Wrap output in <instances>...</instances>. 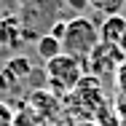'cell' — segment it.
Returning <instances> with one entry per match:
<instances>
[{
	"mask_svg": "<svg viewBox=\"0 0 126 126\" xmlns=\"http://www.w3.org/2000/svg\"><path fill=\"white\" fill-rule=\"evenodd\" d=\"M67 126H94V124H80V121H73V124H67Z\"/></svg>",
	"mask_w": 126,
	"mask_h": 126,
	"instance_id": "cell-18",
	"label": "cell"
},
{
	"mask_svg": "<svg viewBox=\"0 0 126 126\" xmlns=\"http://www.w3.org/2000/svg\"><path fill=\"white\" fill-rule=\"evenodd\" d=\"M124 59H126V54L115 43H102L99 40V46L89 54V59L83 62V70H86V75H94V78H107V75H113L115 78V73H118V67L124 64Z\"/></svg>",
	"mask_w": 126,
	"mask_h": 126,
	"instance_id": "cell-4",
	"label": "cell"
},
{
	"mask_svg": "<svg viewBox=\"0 0 126 126\" xmlns=\"http://www.w3.org/2000/svg\"><path fill=\"white\" fill-rule=\"evenodd\" d=\"M24 43V27L16 14H8L0 19V46L5 51H19Z\"/></svg>",
	"mask_w": 126,
	"mask_h": 126,
	"instance_id": "cell-6",
	"label": "cell"
},
{
	"mask_svg": "<svg viewBox=\"0 0 126 126\" xmlns=\"http://www.w3.org/2000/svg\"><path fill=\"white\" fill-rule=\"evenodd\" d=\"M126 32V16L124 14H115V16H105L99 24V40L102 43H115L121 40V35Z\"/></svg>",
	"mask_w": 126,
	"mask_h": 126,
	"instance_id": "cell-7",
	"label": "cell"
},
{
	"mask_svg": "<svg viewBox=\"0 0 126 126\" xmlns=\"http://www.w3.org/2000/svg\"><path fill=\"white\" fill-rule=\"evenodd\" d=\"M19 89H22V83L3 67V70H0V94H16Z\"/></svg>",
	"mask_w": 126,
	"mask_h": 126,
	"instance_id": "cell-12",
	"label": "cell"
},
{
	"mask_svg": "<svg viewBox=\"0 0 126 126\" xmlns=\"http://www.w3.org/2000/svg\"><path fill=\"white\" fill-rule=\"evenodd\" d=\"M115 94H124L126 97V59H124V64L118 67V73H115Z\"/></svg>",
	"mask_w": 126,
	"mask_h": 126,
	"instance_id": "cell-14",
	"label": "cell"
},
{
	"mask_svg": "<svg viewBox=\"0 0 126 126\" xmlns=\"http://www.w3.org/2000/svg\"><path fill=\"white\" fill-rule=\"evenodd\" d=\"M27 107L38 115V118H43V121H54L62 110H64V105H62V97H56L54 91L48 89H40V91H30V99H27Z\"/></svg>",
	"mask_w": 126,
	"mask_h": 126,
	"instance_id": "cell-5",
	"label": "cell"
},
{
	"mask_svg": "<svg viewBox=\"0 0 126 126\" xmlns=\"http://www.w3.org/2000/svg\"><path fill=\"white\" fill-rule=\"evenodd\" d=\"M67 11H73L75 16H80V11H89V0H64Z\"/></svg>",
	"mask_w": 126,
	"mask_h": 126,
	"instance_id": "cell-16",
	"label": "cell"
},
{
	"mask_svg": "<svg viewBox=\"0 0 126 126\" xmlns=\"http://www.w3.org/2000/svg\"><path fill=\"white\" fill-rule=\"evenodd\" d=\"M94 126H121V118H118V113H115V107H113V102H105L99 110H97V115H94Z\"/></svg>",
	"mask_w": 126,
	"mask_h": 126,
	"instance_id": "cell-11",
	"label": "cell"
},
{
	"mask_svg": "<svg viewBox=\"0 0 126 126\" xmlns=\"http://www.w3.org/2000/svg\"><path fill=\"white\" fill-rule=\"evenodd\" d=\"M14 118H16V113L11 110V105L0 102V126H14Z\"/></svg>",
	"mask_w": 126,
	"mask_h": 126,
	"instance_id": "cell-13",
	"label": "cell"
},
{
	"mask_svg": "<svg viewBox=\"0 0 126 126\" xmlns=\"http://www.w3.org/2000/svg\"><path fill=\"white\" fill-rule=\"evenodd\" d=\"M5 70L16 78L19 83H24L27 78H30V73H32V62L27 59L24 54H11L8 62H5Z\"/></svg>",
	"mask_w": 126,
	"mask_h": 126,
	"instance_id": "cell-8",
	"label": "cell"
},
{
	"mask_svg": "<svg viewBox=\"0 0 126 126\" xmlns=\"http://www.w3.org/2000/svg\"><path fill=\"white\" fill-rule=\"evenodd\" d=\"M86 75L83 70V62H78L67 54H59L54 56L51 62H46V78H48V91H54L56 97H64L70 94L78 86V80Z\"/></svg>",
	"mask_w": 126,
	"mask_h": 126,
	"instance_id": "cell-3",
	"label": "cell"
},
{
	"mask_svg": "<svg viewBox=\"0 0 126 126\" xmlns=\"http://www.w3.org/2000/svg\"><path fill=\"white\" fill-rule=\"evenodd\" d=\"M97 46H99V27L86 16H73L62 38V54L73 56L78 62H86Z\"/></svg>",
	"mask_w": 126,
	"mask_h": 126,
	"instance_id": "cell-2",
	"label": "cell"
},
{
	"mask_svg": "<svg viewBox=\"0 0 126 126\" xmlns=\"http://www.w3.org/2000/svg\"><path fill=\"white\" fill-rule=\"evenodd\" d=\"M35 51H38V56H40L43 62H51L54 56L62 54V40H56V38H51L48 32H43V35L35 40Z\"/></svg>",
	"mask_w": 126,
	"mask_h": 126,
	"instance_id": "cell-9",
	"label": "cell"
},
{
	"mask_svg": "<svg viewBox=\"0 0 126 126\" xmlns=\"http://www.w3.org/2000/svg\"><path fill=\"white\" fill-rule=\"evenodd\" d=\"M89 8L102 16H115L126 8V0H89Z\"/></svg>",
	"mask_w": 126,
	"mask_h": 126,
	"instance_id": "cell-10",
	"label": "cell"
},
{
	"mask_svg": "<svg viewBox=\"0 0 126 126\" xmlns=\"http://www.w3.org/2000/svg\"><path fill=\"white\" fill-rule=\"evenodd\" d=\"M64 30H67V19H56V22H54V24H51L48 30H46V32H48L51 38L62 40V38H64Z\"/></svg>",
	"mask_w": 126,
	"mask_h": 126,
	"instance_id": "cell-15",
	"label": "cell"
},
{
	"mask_svg": "<svg viewBox=\"0 0 126 126\" xmlns=\"http://www.w3.org/2000/svg\"><path fill=\"white\" fill-rule=\"evenodd\" d=\"M118 48H121V51H124V54H126V32H124V35H121V40H118Z\"/></svg>",
	"mask_w": 126,
	"mask_h": 126,
	"instance_id": "cell-17",
	"label": "cell"
},
{
	"mask_svg": "<svg viewBox=\"0 0 126 126\" xmlns=\"http://www.w3.org/2000/svg\"><path fill=\"white\" fill-rule=\"evenodd\" d=\"M105 91H102V80L94 75H83L78 80V86L62 97V105H64V113L73 118V121H80V124H91L97 110L105 105Z\"/></svg>",
	"mask_w": 126,
	"mask_h": 126,
	"instance_id": "cell-1",
	"label": "cell"
}]
</instances>
